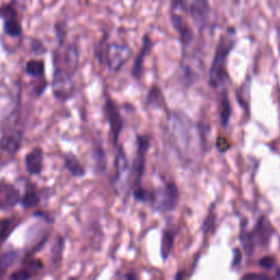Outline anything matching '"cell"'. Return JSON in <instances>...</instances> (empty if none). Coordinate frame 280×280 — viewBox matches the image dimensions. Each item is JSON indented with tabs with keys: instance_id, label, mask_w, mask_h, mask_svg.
I'll return each instance as SVG.
<instances>
[{
	"instance_id": "cell-1",
	"label": "cell",
	"mask_w": 280,
	"mask_h": 280,
	"mask_svg": "<svg viewBox=\"0 0 280 280\" xmlns=\"http://www.w3.org/2000/svg\"><path fill=\"white\" fill-rule=\"evenodd\" d=\"M134 197L140 202H146L151 209L159 212L173 211L179 205L180 191L174 182H167L159 187L148 190L140 186L134 188Z\"/></svg>"
},
{
	"instance_id": "cell-2",
	"label": "cell",
	"mask_w": 280,
	"mask_h": 280,
	"mask_svg": "<svg viewBox=\"0 0 280 280\" xmlns=\"http://www.w3.org/2000/svg\"><path fill=\"white\" fill-rule=\"evenodd\" d=\"M237 44L236 29L229 28L228 31L219 39L213 54V58L208 74V83L213 89H219L225 85L229 79L227 70L229 55Z\"/></svg>"
},
{
	"instance_id": "cell-3",
	"label": "cell",
	"mask_w": 280,
	"mask_h": 280,
	"mask_svg": "<svg viewBox=\"0 0 280 280\" xmlns=\"http://www.w3.org/2000/svg\"><path fill=\"white\" fill-rule=\"evenodd\" d=\"M275 229L268 219L262 216L256 221L252 230H242L240 241L247 256H252L257 248H266L272 241Z\"/></svg>"
},
{
	"instance_id": "cell-4",
	"label": "cell",
	"mask_w": 280,
	"mask_h": 280,
	"mask_svg": "<svg viewBox=\"0 0 280 280\" xmlns=\"http://www.w3.org/2000/svg\"><path fill=\"white\" fill-rule=\"evenodd\" d=\"M172 11L186 13L192 19L196 28L202 31L210 19V0H171Z\"/></svg>"
},
{
	"instance_id": "cell-5",
	"label": "cell",
	"mask_w": 280,
	"mask_h": 280,
	"mask_svg": "<svg viewBox=\"0 0 280 280\" xmlns=\"http://www.w3.org/2000/svg\"><path fill=\"white\" fill-rule=\"evenodd\" d=\"M54 86L62 82H69L78 66V52L74 45H70L63 54H55Z\"/></svg>"
},
{
	"instance_id": "cell-6",
	"label": "cell",
	"mask_w": 280,
	"mask_h": 280,
	"mask_svg": "<svg viewBox=\"0 0 280 280\" xmlns=\"http://www.w3.org/2000/svg\"><path fill=\"white\" fill-rule=\"evenodd\" d=\"M151 145V138L148 135L137 136V151L134 163L131 165V187L141 185L142 177L145 175L147 156Z\"/></svg>"
},
{
	"instance_id": "cell-7",
	"label": "cell",
	"mask_w": 280,
	"mask_h": 280,
	"mask_svg": "<svg viewBox=\"0 0 280 280\" xmlns=\"http://www.w3.org/2000/svg\"><path fill=\"white\" fill-rule=\"evenodd\" d=\"M103 52V58L112 71H120L132 53L128 44L120 43H110Z\"/></svg>"
},
{
	"instance_id": "cell-8",
	"label": "cell",
	"mask_w": 280,
	"mask_h": 280,
	"mask_svg": "<svg viewBox=\"0 0 280 280\" xmlns=\"http://www.w3.org/2000/svg\"><path fill=\"white\" fill-rule=\"evenodd\" d=\"M114 183L120 193L128 192L131 187V165L127 160V156L123 149V147L120 146L117 149L116 160H115V177Z\"/></svg>"
},
{
	"instance_id": "cell-9",
	"label": "cell",
	"mask_w": 280,
	"mask_h": 280,
	"mask_svg": "<svg viewBox=\"0 0 280 280\" xmlns=\"http://www.w3.org/2000/svg\"><path fill=\"white\" fill-rule=\"evenodd\" d=\"M104 113L110 126L112 140H113L114 145H117L119 144L121 130L124 128V120L120 113L116 103L110 98H108L105 101Z\"/></svg>"
},
{
	"instance_id": "cell-10",
	"label": "cell",
	"mask_w": 280,
	"mask_h": 280,
	"mask_svg": "<svg viewBox=\"0 0 280 280\" xmlns=\"http://www.w3.org/2000/svg\"><path fill=\"white\" fill-rule=\"evenodd\" d=\"M170 21L173 29L175 30L176 33L179 34L180 43L183 48H186L192 45L195 40V33L185 18L181 16V14L176 13L175 11H172L170 14Z\"/></svg>"
},
{
	"instance_id": "cell-11",
	"label": "cell",
	"mask_w": 280,
	"mask_h": 280,
	"mask_svg": "<svg viewBox=\"0 0 280 280\" xmlns=\"http://www.w3.org/2000/svg\"><path fill=\"white\" fill-rule=\"evenodd\" d=\"M19 190L10 183L0 182V209L7 210L13 208L20 202Z\"/></svg>"
},
{
	"instance_id": "cell-12",
	"label": "cell",
	"mask_w": 280,
	"mask_h": 280,
	"mask_svg": "<svg viewBox=\"0 0 280 280\" xmlns=\"http://www.w3.org/2000/svg\"><path fill=\"white\" fill-rule=\"evenodd\" d=\"M152 45L154 44H152V40L149 35L148 34L144 35V38H142V45L140 47V50H139L138 55H137L135 63L134 65H132V68H131V75L136 80H139L141 77L142 66H144V62H145L146 57L150 53Z\"/></svg>"
},
{
	"instance_id": "cell-13",
	"label": "cell",
	"mask_w": 280,
	"mask_h": 280,
	"mask_svg": "<svg viewBox=\"0 0 280 280\" xmlns=\"http://www.w3.org/2000/svg\"><path fill=\"white\" fill-rule=\"evenodd\" d=\"M43 160H44V155L43 150L37 147L33 148L31 151L28 152L24 158V164H25V170L29 174L32 175H39L43 170Z\"/></svg>"
},
{
	"instance_id": "cell-14",
	"label": "cell",
	"mask_w": 280,
	"mask_h": 280,
	"mask_svg": "<svg viewBox=\"0 0 280 280\" xmlns=\"http://www.w3.org/2000/svg\"><path fill=\"white\" fill-rule=\"evenodd\" d=\"M175 236L176 234L174 231H173V229H164V230L162 231L160 253L163 261H166L171 255L173 246H174Z\"/></svg>"
},
{
	"instance_id": "cell-15",
	"label": "cell",
	"mask_w": 280,
	"mask_h": 280,
	"mask_svg": "<svg viewBox=\"0 0 280 280\" xmlns=\"http://www.w3.org/2000/svg\"><path fill=\"white\" fill-rule=\"evenodd\" d=\"M231 114H232L231 103L230 100H229L228 92L225 90L221 93L220 103H219V117H220V123L223 128H226L229 124V121H230Z\"/></svg>"
},
{
	"instance_id": "cell-16",
	"label": "cell",
	"mask_w": 280,
	"mask_h": 280,
	"mask_svg": "<svg viewBox=\"0 0 280 280\" xmlns=\"http://www.w3.org/2000/svg\"><path fill=\"white\" fill-rule=\"evenodd\" d=\"M65 167L75 177H83L85 175V170L77 159V157L69 154L65 157Z\"/></svg>"
},
{
	"instance_id": "cell-17",
	"label": "cell",
	"mask_w": 280,
	"mask_h": 280,
	"mask_svg": "<svg viewBox=\"0 0 280 280\" xmlns=\"http://www.w3.org/2000/svg\"><path fill=\"white\" fill-rule=\"evenodd\" d=\"M3 31L10 38H19L22 34V24L18 18L3 20Z\"/></svg>"
},
{
	"instance_id": "cell-18",
	"label": "cell",
	"mask_w": 280,
	"mask_h": 280,
	"mask_svg": "<svg viewBox=\"0 0 280 280\" xmlns=\"http://www.w3.org/2000/svg\"><path fill=\"white\" fill-rule=\"evenodd\" d=\"M19 256L18 251H8L0 257V277H2L9 268H11L17 262Z\"/></svg>"
},
{
	"instance_id": "cell-19",
	"label": "cell",
	"mask_w": 280,
	"mask_h": 280,
	"mask_svg": "<svg viewBox=\"0 0 280 280\" xmlns=\"http://www.w3.org/2000/svg\"><path fill=\"white\" fill-rule=\"evenodd\" d=\"M25 73L31 77H42L45 73V64L43 60L31 59L25 65Z\"/></svg>"
},
{
	"instance_id": "cell-20",
	"label": "cell",
	"mask_w": 280,
	"mask_h": 280,
	"mask_svg": "<svg viewBox=\"0 0 280 280\" xmlns=\"http://www.w3.org/2000/svg\"><path fill=\"white\" fill-rule=\"evenodd\" d=\"M20 203H21V206L23 208H27V209L38 206L40 203L39 193L35 191H28L21 200H20Z\"/></svg>"
},
{
	"instance_id": "cell-21",
	"label": "cell",
	"mask_w": 280,
	"mask_h": 280,
	"mask_svg": "<svg viewBox=\"0 0 280 280\" xmlns=\"http://www.w3.org/2000/svg\"><path fill=\"white\" fill-rule=\"evenodd\" d=\"M12 230V221L9 218L2 219L0 221V242H3L9 237Z\"/></svg>"
},
{
	"instance_id": "cell-22",
	"label": "cell",
	"mask_w": 280,
	"mask_h": 280,
	"mask_svg": "<svg viewBox=\"0 0 280 280\" xmlns=\"http://www.w3.org/2000/svg\"><path fill=\"white\" fill-rule=\"evenodd\" d=\"M0 18L3 20H8V19H13V18H18L17 16V11L11 4H2L0 7Z\"/></svg>"
},
{
	"instance_id": "cell-23",
	"label": "cell",
	"mask_w": 280,
	"mask_h": 280,
	"mask_svg": "<svg viewBox=\"0 0 280 280\" xmlns=\"http://www.w3.org/2000/svg\"><path fill=\"white\" fill-rule=\"evenodd\" d=\"M63 249H64V239L59 238L52 252V259L54 263L58 264V262H60V259H62V255H60V254L63 253Z\"/></svg>"
},
{
	"instance_id": "cell-24",
	"label": "cell",
	"mask_w": 280,
	"mask_h": 280,
	"mask_svg": "<svg viewBox=\"0 0 280 280\" xmlns=\"http://www.w3.org/2000/svg\"><path fill=\"white\" fill-rule=\"evenodd\" d=\"M95 160L96 166L99 167L100 171H104L106 165V156L102 148H95Z\"/></svg>"
},
{
	"instance_id": "cell-25",
	"label": "cell",
	"mask_w": 280,
	"mask_h": 280,
	"mask_svg": "<svg viewBox=\"0 0 280 280\" xmlns=\"http://www.w3.org/2000/svg\"><path fill=\"white\" fill-rule=\"evenodd\" d=\"M275 264H276V261H275L274 256H264L258 261V265L264 269H273L275 267Z\"/></svg>"
},
{
	"instance_id": "cell-26",
	"label": "cell",
	"mask_w": 280,
	"mask_h": 280,
	"mask_svg": "<svg viewBox=\"0 0 280 280\" xmlns=\"http://www.w3.org/2000/svg\"><path fill=\"white\" fill-rule=\"evenodd\" d=\"M32 277L31 272L29 269H20L18 272H14L13 274L10 275V278L11 279H19V280H25V279H30Z\"/></svg>"
},
{
	"instance_id": "cell-27",
	"label": "cell",
	"mask_w": 280,
	"mask_h": 280,
	"mask_svg": "<svg viewBox=\"0 0 280 280\" xmlns=\"http://www.w3.org/2000/svg\"><path fill=\"white\" fill-rule=\"evenodd\" d=\"M239 258H242V253L239 251L238 248H234V258L232 261V266L233 267H236L237 265L241 263V261H239Z\"/></svg>"
},
{
	"instance_id": "cell-28",
	"label": "cell",
	"mask_w": 280,
	"mask_h": 280,
	"mask_svg": "<svg viewBox=\"0 0 280 280\" xmlns=\"http://www.w3.org/2000/svg\"><path fill=\"white\" fill-rule=\"evenodd\" d=\"M243 279H253V278H256V279H261V278H264V279H268V278H271L269 276H267V275H257V274H248V275H245V276H243L242 277Z\"/></svg>"
}]
</instances>
